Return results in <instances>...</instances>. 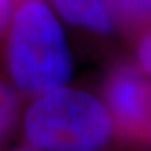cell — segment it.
<instances>
[{
    "mask_svg": "<svg viewBox=\"0 0 151 151\" xmlns=\"http://www.w3.org/2000/svg\"><path fill=\"white\" fill-rule=\"evenodd\" d=\"M109 111L127 132L151 140V84L134 66H122L109 80Z\"/></svg>",
    "mask_w": 151,
    "mask_h": 151,
    "instance_id": "3",
    "label": "cell"
},
{
    "mask_svg": "<svg viewBox=\"0 0 151 151\" xmlns=\"http://www.w3.org/2000/svg\"><path fill=\"white\" fill-rule=\"evenodd\" d=\"M56 13L70 25L97 35H108L115 28V16L108 0H50Z\"/></svg>",
    "mask_w": 151,
    "mask_h": 151,
    "instance_id": "4",
    "label": "cell"
},
{
    "mask_svg": "<svg viewBox=\"0 0 151 151\" xmlns=\"http://www.w3.org/2000/svg\"><path fill=\"white\" fill-rule=\"evenodd\" d=\"M136 53H137V60L143 71L151 76V24L148 27L143 28L139 42H137Z\"/></svg>",
    "mask_w": 151,
    "mask_h": 151,
    "instance_id": "7",
    "label": "cell"
},
{
    "mask_svg": "<svg viewBox=\"0 0 151 151\" xmlns=\"http://www.w3.org/2000/svg\"><path fill=\"white\" fill-rule=\"evenodd\" d=\"M17 113V97L10 86L0 81V139L11 129Z\"/></svg>",
    "mask_w": 151,
    "mask_h": 151,
    "instance_id": "6",
    "label": "cell"
},
{
    "mask_svg": "<svg viewBox=\"0 0 151 151\" xmlns=\"http://www.w3.org/2000/svg\"><path fill=\"white\" fill-rule=\"evenodd\" d=\"M13 14V0H0V32L7 28Z\"/></svg>",
    "mask_w": 151,
    "mask_h": 151,
    "instance_id": "8",
    "label": "cell"
},
{
    "mask_svg": "<svg viewBox=\"0 0 151 151\" xmlns=\"http://www.w3.org/2000/svg\"><path fill=\"white\" fill-rule=\"evenodd\" d=\"M14 151H39V150L34 148V147H20V148H16Z\"/></svg>",
    "mask_w": 151,
    "mask_h": 151,
    "instance_id": "9",
    "label": "cell"
},
{
    "mask_svg": "<svg viewBox=\"0 0 151 151\" xmlns=\"http://www.w3.org/2000/svg\"><path fill=\"white\" fill-rule=\"evenodd\" d=\"M112 116L90 92L59 87L28 108L24 132L39 151H99L112 134Z\"/></svg>",
    "mask_w": 151,
    "mask_h": 151,
    "instance_id": "2",
    "label": "cell"
},
{
    "mask_svg": "<svg viewBox=\"0 0 151 151\" xmlns=\"http://www.w3.org/2000/svg\"><path fill=\"white\" fill-rule=\"evenodd\" d=\"M115 20L129 27L146 28L151 24V0H108Z\"/></svg>",
    "mask_w": 151,
    "mask_h": 151,
    "instance_id": "5",
    "label": "cell"
},
{
    "mask_svg": "<svg viewBox=\"0 0 151 151\" xmlns=\"http://www.w3.org/2000/svg\"><path fill=\"white\" fill-rule=\"evenodd\" d=\"M7 67L20 90L38 94L63 87L71 56L58 17L43 0H21L9 21Z\"/></svg>",
    "mask_w": 151,
    "mask_h": 151,
    "instance_id": "1",
    "label": "cell"
}]
</instances>
